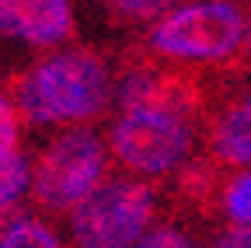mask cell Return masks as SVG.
Masks as SVG:
<instances>
[{"label":"cell","mask_w":251,"mask_h":248,"mask_svg":"<svg viewBox=\"0 0 251 248\" xmlns=\"http://www.w3.org/2000/svg\"><path fill=\"white\" fill-rule=\"evenodd\" d=\"M112 81L98 56H49L18 84V109L35 122H80L108 105Z\"/></svg>","instance_id":"cell-1"},{"label":"cell","mask_w":251,"mask_h":248,"mask_svg":"<svg viewBox=\"0 0 251 248\" xmlns=\"http://www.w3.org/2000/svg\"><path fill=\"white\" fill-rule=\"evenodd\" d=\"M248 18L230 0H199L168 11L153 25L150 42L161 56L188 63H220L244 49Z\"/></svg>","instance_id":"cell-2"},{"label":"cell","mask_w":251,"mask_h":248,"mask_svg":"<svg viewBox=\"0 0 251 248\" xmlns=\"http://www.w3.org/2000/svg\"><path fill=\"white\" fill-rule=\"evenodd\" d=\"M150 213L153 196L143 182H108L74 210L70 238L77 248H136Z\"/></svg>","instance_id":"cell-3"},{"label":"cell","mask_w":251,"mask_h":248,"mask_svg":"<svg viewBox=\"0 0 251 248\" xmlns=\"http://www.w3.org/2000/svg\"><path fill=\"white\" fill-rule=\"evenodd\" d=\"M105 147L91 130H67L39 158L35 196L49 210H77L91 193L101 189Z\"/></svg>","instance_id":"cell-4"},{"label":"cell","mask_w":251,"mask_h":248,"mask_svg":"<svg viewBox=\"0 0 251 248\" xmlns=\"http://www.w3.org/2000/svg\"><path fill=\"white\" fill-rule=\"evenodd\" d=\"M192 150V130L185 112L143 109L126 112L112 126V154L136 175H164Z\"/></svg>","instance_id":"cell-5"},{"label":"cell","mask_w":251,"mask_h":248,"mask_svg":"<svg viewBox=\"0 0 251 248\" xmlns=\"http://www.w3.org/2000/svg\"><path fill=\"white\" fill-rule=\"evenodd\" d=\"M74 28L70 0H0V35L28 46H52Z\"/></svg>","instance_id":"cell-6"},{"label":"cell","mask_w":251,"mask_h":248,"mask_svg":"<svg viewBox=\"0 0 251 248\" xmlns=\"http://www.w3.org/2000/svg\"><path fill=\"white\" fill-rule=\"evenodd\" d=\"M119 102L126 112H143V109H175L185 112L188 95L175 77H161V74H129L119 87Z\"/></svg>","instance_id":"cell-7"},{"label":"cell","mask_w":251,"mask_h":248,"mask_svg":"<svg viewBox=\"0 0 251 248\" xmlns=\"http://www.w3.org/2000/svg\"><path fill=\"white\" fill-rule=\"evenodd\" d=\"M213 154L224 165H251V98L234 105L216 122Z\"/></svg>","instance_id":"cell-8"},{"label":"cell","mask_w":251,"mask_h":248,"mask_svg":"<svg viewBox=\"0 0 251 248\" xmlns=\"http://www.w3.org/2000/svg\"><path fill=\"white\" fill-rule=\"evenodd\" d=\"M0 248H59V238L42 220L18 217L14 224H7L0 231Z\"/></svg>","instance_id":"cell-9"},{"label":"cell","mask_w":251,"mask_h":248,"mask_svg":"<svg viewBox=\"0 0 251 248\" xmlns=\"http://www.w3.org/2000/svg\"><path fill=\"white\" fill-rule=\"evenodd\" d=\"M28 182H31V165L25 161V154L11 150L0 158V210L18 203L28 189Z\"/></svg>","instance_id":"cell-10"},{"label":"cell","mask_w":251,"mask_h":248,"mask_svg":"<svg viewBox=\"0 0 251 248\" xmlns=\"http://www.w3.org/2000/svg\"><path fill=\"white\" fill-rule=\"evenodd\" d=\"M224 210L234 224H251V168L241 171L224 193Z\"/></svg>","instance_id":"cell-11"},{"label":"cell","mask_w":251,"mask_h":248,"mask_svg":"<svg viewBox=\"0 0 251 248\" xmlns=\"http://www.w3.org/2000/svg\"><path fill=\"white\" fill-rule=\"evenodd\" d=\"M18 126H21V122H18V109L0 95V158L18 147Z\"/></svg>","instance_id":"cell-12"},{"label":"cell","mask_w":251,"mask_h":248,"mask_svg":"<svg viewBox=\"0 0 251 248\" xmlns=\"http://www.w3.org/2000/svg\"><path fill=\"white\" fill-rule=\"evenodd\" d=\"M112 4H115L126 18H157V21H161L164 11L175 4V0H112Z\"/></svg>","instance_id":"cell-13"},{"label":"cell","mask_w":251,"mask_h":248,"mask_svg":"<svg viewBox=\"0 0 251 248\" xmlns=\"http://www.w3.org/2000/svg\"><path fill=\"white\" fill-rule=\"evenodd\" d=\"M136 248H199V245H192L181 231L157 227V231H147V234L136 241Z\"/></svg>","instance_id":"cell-14"},{"label":"cell","mask_w":251,"mask_h":248,"mask_svg":"<svg viewBox=\"0 0 251 248\" xmlns=\"http://www.w3.org/2000/svg\"><path fill=\"white\" fill-rule=\"evenodd\" d=\"M213 248H251V224H230Z\"/></svg>","instance_id":"cell-15"},{"label":"cell","mask_w":251,"mask_h":248,"mask_svg":"<svg viewBox=\"0 0 251 248\" xmlns=\"http://www.w3.org/2000/svg\"><path fill=\"white\" fill-rule=\"evenodd\" d=\"M244 53L251 56V21H248V35H244Z\"/></svg>","instance_id":"cell-16"}]
</instances>
